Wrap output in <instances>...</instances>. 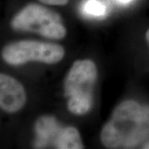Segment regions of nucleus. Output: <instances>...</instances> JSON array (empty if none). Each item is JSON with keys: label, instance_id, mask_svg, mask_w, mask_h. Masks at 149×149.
<instances>
[{"label": "nucleus", "instance_id": "nucleus-10", "mask_svg": "<svg viewBox=\"0 0 149 149\" xmlns=\"http://www.w3.org/2000/svg\"><path fill=\"white\" fill-rule=\"evenodd\" d=\"M146 41H147V42L149 45V28L148 29L147 32H146Z\"/></svg>", "mask_w": 149, "mask_h": 149}, {"label": "nucleus", "instance_id": "nucleus-7", "mask_svg": "<svg viewBox=\"0 0 149 149\" xmlns=\"http://www.w3.org/2000/svg\"><path fill=\"white\" fill-rule=\"evenodd\" d=\"M84 16L93 18H102L107 15L108 7L101 0H85L80 6Z\"/></svg>", "mask_w": 149, "mask_h": 149}, {"label": "nucleus", "instance_id": "nucleus-4", "mask_svg": "<svg viewBox=\"0 0 149 149\" xmlns=\"http://www.w3.org/2000/svg\"><path fill=\"white\" fill-rule=\"evenodd\" d=\"M64 56L65 49L61 45L30 40L10 43L2 51V57L12 65H23L29 61L56 64Z\"/></svg>", "mask_w": 149, "mask_h": 149}, {"label": "nucleus", "instance_id": "nucleus-3", "mask_svg": "<svg viewBox=\"0 0 149 149\" xmlns=\"http://www.w3.org/2000/svg\"><path fill=\"white\" fill-rule=\"evenodd\" d=\"M12 27L16 31L34 32L49 39H62L66 35L61 17L37 3L28 4L18 12L12 20Z\"/></svg>", "mask_w": 149, "mask_h": 149}, {"label": "nucleus", "instance_id": "nucleus-2", "mask_svg": "<svg viewBox=\"0 0 149 149\" xmlns=\"http://www.w3.org/2000/svg\"><path fill=\"white\" fill-rule=\"evenodd\" d=\"M97 80V68L91 60L74 61L64 83L65 96L67 98L68 109L82 115L93 106L94 87Z\"/></svg>", "mask_w": 149, "mask_h": 149}, {"label": "nucleus", "instance_id": "nucleus-8", "mask_svg": "<svg viewBox=\"0 0 149 149\" xmlns=\"http://www.w3.org/2000/svg\"><path fill=\"white\" fill-rule=\"evenodd\" d=\"M39 1L44 4L56 6L65 5L69 2V0H39Z\"/></svg>", "mask_w": 149, "mask_h": 149}, {"label": "nucleus", "instance_id": "nucleus-9", "mask_svg": "<svg viewBox=\"0 0 149 149\" xmlns=\"http://www.w3.org/2000/svg\"><path fill=\"white\" fill-rule=\"evenodd\" d=\"M133 1V0H115V2L120 5H127Z\"/></svg>", "mask_w": 149, "mask_h": 149}, {"label": "nucleus", "instance_id": "nucleus-6", "mask_svg": "<svg viewBox=\"0 0 149 149\" xmlns=\"http://www.w3.org/2000/svg\"><path fill=\"white\" fill-rule=\"evenodd\" d=\"M26 92L20 82L10 75L0 73V109L15 113L24 106Z\"/></svg>", "mask_w": 149, "mask_h": 149}, {"label": "nucleus", "instance_id": "nucleus-11", "mask_svg": "<svg viewBox=\"0 0 149 149\" xmlns=\"http://www.w3.org/2000/svg\"><path fill=\"white\" fill-rule=\"evenodd\" d=\"M143 148H148L149 149V141H148L146 143L143 144Z\"/></svg>", "mask_w": 149, "mask_h": 149}, {"label": "nucleus", "instance_id": "nucleus-5", "mask_svg": "<svg viewBox=\"0 0 149 149\" xmlns=\"http://www.w3.org/2000/svg\"><path fill=\"white\" fill-rule=\"evenodd\" d=\"M35 132L36 148H84L79 131L74 127L61 126L52 116L39 118L35 124Z\"/></svg>", "mask_w": 149, "mask_h": 149}, {"label": "nucleus", "instance_id": "nucleus-1", "mask_svg": "<svg viewBox=\"0 0 149 149\" xmlns=\"http://www.w3.org/2000/svg\"><path fill=\"white\" fill-rule=\"evenodd\" d=\"M149 139V106L134 100L120 103L100 133L107 148H133Z\"/></svg>", "mask_w": 149, "mask_h": 149}]
</instances>
